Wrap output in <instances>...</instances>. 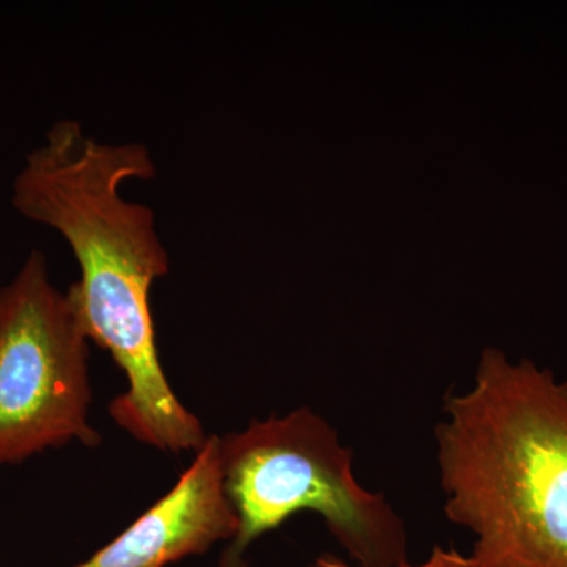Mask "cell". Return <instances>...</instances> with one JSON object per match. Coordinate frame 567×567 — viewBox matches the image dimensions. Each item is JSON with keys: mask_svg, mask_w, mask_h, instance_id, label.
<instances>
[{"mask_svg": "<svg viewBox=\"0 0 567 567\" xmlns=\"http://www.w3.org/2000/svg\"><path fill=\"white\" fill-rule=\"evenodd\" d=\"M151 151L137 142L106 144L81 123L51 126L17 174L11 204L65 238L81 268L69 292L85 333L126 377L110 415L137 442L163 453H197L204 425L174 393L156 346L151 292L169 271V256L151 207L121 194L123 183L155 177Z\"/></svg>", "mask_w": 567, "mask_h": 567, "instance_id": "1", "label": "cell"}, {"mask_svg": "<svg viewBox=\"0 0 567 567\" xmlns=\"http://www.w3.org/2000/svg\"><path fill=\"white\" fill-rule=\"evenodd\" d=\"M435 443L443 509L475 537V567H567V380L488 347Z\"/></svg>", "mask_w": 567, "mask_h": 567, "instance_id": "2", "label": "cell"}, {"mask_svg": "<svg viewBox=\"0 0 567 567\" xmlns=\"http://www.w3.org/2000/svg\"><path fill=\"white\" fill-rule=\"evenodd\" d=\"M219 457L224 495L237 517L219 567H248V548L303 511L322 517L357 567L409 561L404 520L385 495L361 486L352 447L315 410L301 406L219 436Z\"/></svg>", "mask_w": 567, "mask_h": 567, "instance_id": "3", "label": "cell"}, {"mask_svg": "<svg viewBox=\"0 0 567 567\" xmlns=\"http://www.w3.org/2000/svg\"><path fill=\"white\" fill-rule=\"evenodd\" d=\"M87 333L41 251L0 287V466L71 442L102 443L92 404Z\"/></svg>", "mask_w": 567, "mask_h": 567, "instance_id": "4", "label": "cell"}, {"mask_svg": "<svg viewBox=\"0 0 567 567\" xmlns=\"http://www.w3.org/2000/svg\"><path fill=\"white\" fill-rule=\"evenodd\" d=\"M235 533L237 517L223 491L219 436L210 435L166 495L74 567H167L230 543Z\"/></svg>", "mask_w": 567, "mask_h": 567, "instance_id": "5", "label": "cell"}, {"mask_svg": "<svg viewBox=\"0 0 567 567\" xmlns=\"http://www.w3.org/2000/svg\"><path fill=\"white\" fill-rule=\"evenodd\" d=\"M311 567H357L349 559L336 557L333 554H322L315 559ZM395 567H475L470 555L462 554L456 547L435 546L423 561H405Z\"/></svg>", "mask_w": 567, "mask_h": 567, "instance_id": "6", "label": "cell"}]
</instances>
